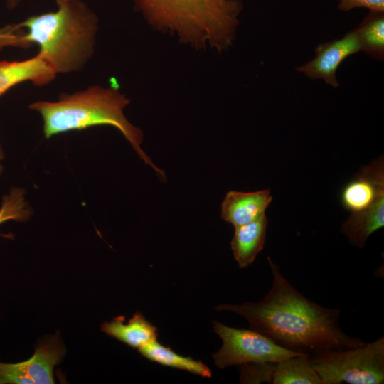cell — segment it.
<instances>
[{
    "mask_svg": "<svg viewBox=\"0 0 384 384\" xmlns=\"http://www.w3.org/2000/svg\"><path fill=\"white\" fill-rule=\"evenodd\" d=\"M267 260L272 283L262 299L240 304H223L215 309L241 316L252 329L297 353L311 356L367 343L343 331L338 309L322 306L304 297L282 275L279 267L270 257Z\"/></svg>",
    "mask_w": 384,
    "mask_h": 384,
    "instance_id": "cell-1",
    "label": "cell"
},
{
    "mask_svg": "<svg viewBox=\"0 0 384 384\" xmlns=\"http://www.w3.org/2000/svg\"><path fill=\"white\" fill-rule=\"evenodd\" d=\"M135 9L154 29L196 50L218 53L236 36L240 0H132Z\"/></svg>",
    "mask_w": 384,
    "mask_h": 384,
    "instance_id": "cell-2",
    "label": "cell"
},
{
    "mask_svg": "<svg viewBox=\"0 0 384 384\" xmlns=\"http://www.w3.org/2000/svg\"><path fill=\"white\" fill-rule=\"evenodd\" d=\"M129 103L130 99L117 86L96 85L72 93H61L53 102H34L28 107L41 114L43 132L46 139L97 125L117 128L145 164L166 180L164 171L155 166L142 149V130L131 124L124 114V110Z\"/></svg>",
    "mask_w": 384,
    "mask_h": 384,
    "instance_id": "cell-3",
    "label": "cell"
},
{
    "mask_svg": "<svg viewBox=\"0 0 384 384\" xmlns=\"http://www.w3.org/2000/svg\"><path fill=\"white\" fill-rule=\"evenodd\" d=\"M57 9L20 23L37 53L58 73L82 71L92 58L99 18L82 0H55Z\"/></svg>",
    "mask_w": 384,
    "mask_h": 384,
    "instance_id": "cell-4",
    "label": "cell"
},
{
    "mask_svg": "<svg viewBox=\"0 0 384 384\" xmlns=\"http://www.w3.org/2000/svg\"><path fill=\"white\" fill-rule=\"evenodd\" d=\"M310 361L321 384H383L384 336L361 346L311 355Z\"/></svg>",
    "mask_w": 384,
    "mask_h": 384,
    "instance_id": "cell-5",
    "label": "cell"
},
{
    "mask_svg": "<svg viewBox=\"0 0 384 384\" xmlns=\"http://www.w3.org/2000/svg\"><path fill=\"white\" fill-rule=\"evenodd\" d=\"M213 331L223 341L213 356L215 364L221 369L250 362L277 363L304 354L286 349L253 329H236L215 321Z\"/></svg>",
    "mask_w": 384,
    "mask_h": 384,
    "instance_id": "cell-6",
    "label": "cell"
},
{
    "mask_svg": "<svg viewBox=\"0 0 384 384\" xmlns=\"http://www.w3.org/2000/svg\"><path fill=\"white\" fill-rule=\"evenodd\" d=\"M65 348L56 338L43 342L27 361L0 363V384H53L54 367L63 358Z\"/></svg>",
    "mask_w": 384,
    "mask_h": 384,
    "instance_id": "cell-7",
    "label": "cell"
},
{
    "mask_svg": "<svg viewBox=\"0 0 384 384\" xmlns=\"http://www.w3.org/2000/svg\"><path fill=\"white\" fill-rule=\"evenodd\" d=\"M361 50V43L355 29L341 39L319 45L315 58L296 69L311 79H322L326 83L337 87L338 82L336 73L338 66L346 58Z\"/></svg>",
    "mask_w": 384,
    "mask_h": 384,
    "instance_id": "cell-8",
    "label": "cell"
},
{
    "mask_svg": "<svg viewBox=\"0 0 384 384\" xmlns=\"http://www.w3.org/2000/svg\"><path fill=\"white\" fill-rule=\"evenodd\" d=\"M384 198L383 156L364 166L342 188L341 202L351 213L365 210Z\"/></svg>",
    "mask_w": 384,
    "mask_h": 384,
    "instance_id": "cell-9",
    "label": "cell"
},
{
    "mask_svg": "<svg viewBox=\"0 0 384 384\" xmlns=\"http://www.w3.org/2000/svg\"><path fill=\"white\" fill-rule=\"evenodd\" d=\"M56 75L37 54L23 60H0V97L14 86L28 81L38 87L46 85Z\"/></svg>",
    "mask_w": 384,
    "mask_h": 384,
    "instance_id": "cell-10",
    "label": "cell"
},
{
    "mask_svg": "<svg viewBox=\"0 0 384 384\" xmlns=\"http://www.w3.org/2000/svg\"><path fill=\"white\" fill-rule=\"evenodd\" d=\"M272 200L270 190L230 191L221 203V218L234 228L250 223L265 213Z\"/></svg>",
    "mask_w": 384,
    "mask_h": 384,
    "instance_id": "cell-11",
    "label": "cell"
},
{
    "mask_svg": "<svg viewBox=\"0 0 384 384\" xmlns=\"http://www.w3.org/2000/svg\"><path fill=\"white\" fill-rule=\"evenodd\" d=\"M267 225L268 219L264 213L250 223L235 228L230 246L240 268L250 265L262 250Z\"/></svg>",
    "mask_w": 384,
    "mask_h": 384,
    "instance_id": "cell-12",
    "label": "cell"
},
{
    "mask_svg": "<svg viewBox=\"0 0 384 384\" xmlns=\"http://www.w3.org/2000/svg\"><path fill=\"white\" fill-rule=\"evenodd\" d=\"M101 329L108 336L134 348H140L156 340V329L141 314H135L127 323L124 316L105 322Z\"/></svg>",
    "mask_w": 384,
    "mask_h": 384,
    "instance_id": "cell-13",
    "label": "cell"
},
{
    "mask_svg": "<svg viewBox=\"0 0 384 384\" xmlns=\"http://www.w3.org/2000/svg\"><path fill=\"white\" fill-rule=\"evenodd\" d=\"M383 226L384 198H381L369 208L351 213L343 223L341 232L352 245L363 248L368 238Z\"/></svg>",
    "mask_w": 384,
    "mask_h": 384,
    "instance_id": "cell-14",
    "label": "cell"
},
{
    "mask_svg": "<svg viewBox=\"0 0 384 384\" xmlns=\"http://www.w3.org/2000/svg\"><path fill=\"white\" fill-rule=\"evenodd\" d=\"M147 359L161 365L186 370L204 378L211 377L210 369L200 361L173 351L154 340L138 349Z\"/></svg>",
    "mask_w": 384,
    "mask_h": 384,
    "instance_id": "cell-15",
    "label": "cell"
},
{
    "mask_svg": "<svg viewBox=\"0 0 384 384\" xmlns=\"http://www.w3.org/2000/svg\"><path fill=\"white\" fill-rule=\"evenodd\" d=\"M272 384H321V381L310 355L300 354L275 363Z\"/></svg>",
    "mask_w": 384,
    "mask_h": 384,
    "instance_id": "cell-16",
    "label": "cell"
},
{
    "mask_svg": "<svg viewBox=\"0 0 384 384\" xmlns=\"http://www.w3.org/2000/svg\"><path fill=\"white\" fill-rule=\"evenodd\" d=\"M362 50L370 55L380 56L384 50L383 13L370 12L357 29Z\"/></svg>",
    "mask_w": 384,
    "mask_h": 384,
    "instance_id": "cell-17",
    "label": "cell"
},
{
    "mask_svg": "<svg viewBox=\"0 0 384 384\" xmlns=\"http://www.w3.org/2000/svg\"><path fill=\"white\" fill-rule=\"evenodd\" d=\"M23 188L13 187L1 199L0 206V225L9 220L23 222L30 218L31 209L26 201Z\"/></svg>",
    "mask_w": 384,
    "mask_h": 384,
    "instance_id": "cell-18",
    "label": "cell"
},
{
    "mask_svg": "<svg viewBox=\"0 0 384 384\" xmlns=\"http://www.w3.org/2000/svg\"><path fill=\"white\" fill-rule=\"evenodd\" d=\"M275 363L250 362L238 366L242 383H268L272 384Z\"/></svg>",
    "mask_w": 384,
    "mask_h": 384,
    "instance_id": "cell-19",
    "label": "cell"
},
{
    "mask_svg": "<svg viewBox=\"0 0 384 384\" xmlns=\"http://www.w3.org/2000/svg\"><path fill=\"white\" fill-rule=\"evenodd\" d=\"M26 30L18 23L0 27V50L6 47L29 49L34 45L27 41Z\"/></svg>",
    "mask_w": 384,
    "mask_h": 384,
    "instance_id": "cell-20",
    "label": "cell"
},
{
    "mask_svg": "<svg viewBox=\"0 0 384 384\" xmlns=\"http://www.w3.org/2000/svg\"><path fill=\"white\" fill-rule=\"evenodd\" d=\"M366 8L370 12H381L384 11V0H339L338 8L347 11L355 8Z\"/></svg>",
    "mask_w": 384,
    "mask_h": 384,
    "instance_id": "cell-21",
    "label": "cell"
},
{
    "mask_svg": "<svg viewBox=\"0 0 384 384\" xmlns=\"http://www.w3.org/2000/svg\"><path fill=\"white\" fill-rule=\"evenodd\" d=\"M23 0H6V7L7 9L12 10L16 9Z\"/></svg>",
    "mask_w": 384,
    "mask_h": 384,
    "instance_id": "cell-22",
    "label": "cell"
},
{
    "mask_svg": "<svg viewBox=\"0 0 384 384\" xmlns=\"http://www.w3.org/2000/svg\"><path fill=\"white\" fill-rule=\"evenodd\" d=\"M3 159H4V151H3L1 146L0 145V176H1L3 170H4V166L1 164V161Z\"/></svg>",
    "mask_w": 384,
    "mask_h": 384,
    "instance_id": "cell-23",
    "label": "cell"
}]
</instances>
